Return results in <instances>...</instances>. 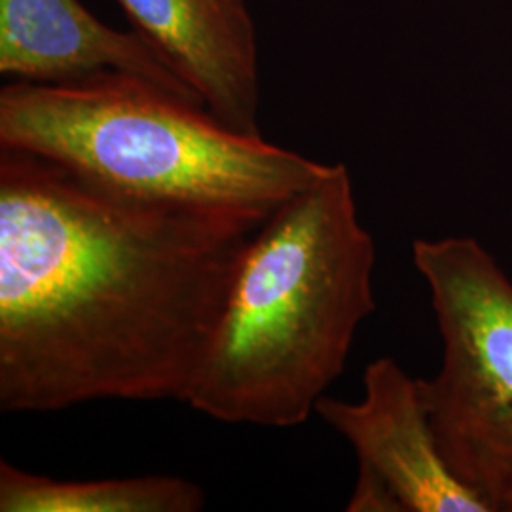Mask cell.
Returning a JSON list of instances; mask_svg holds the SVG:
<instances>
[{
  "label": "cell",
  "mask_w": 512,
  "mask_h": 512,
  "mask_svg": "<svg viewBox=\"0 0 512 512\" xmlns=\"http://www.w3.org/2000/svg\"><path fill=\"white\" fill-rule=\"evenodd\" d=\"M133 29L220 122L256 128L260 84L255 21L243 0H116Z\"/></svg>",
  "instance_id": "7"
},
{
  "label": "cell",
  "mask_w": 512,
  "mask_h": 512,
  "mask_svg": "<svg viewBox=\"0 0 512 512\" xmlns=\"http://www.w3.org/2000/svg\"><path fill=\"white\" fill-rule=\"evenodd\" d=\"M359 401L323 397L315 414L346 439L357 478L348 512H495L440 452L420 382L391 357L366 366Z\"/></svg>",
  "instance_id": "5"
},
{
  "label": "cell",
  "mask_w": 512,
  "mask_h": 512,
  "mask_svg": "<svg viewBox=\"0 0 512 512\" xmlns=\"http://www.w3.org/2000/svg\"><path fill=\"white\" fill-rule=\"evenodd\" d=\"M270 215L122 194L0 148V410L184 403Z\"/></svg>",
  "instance_id": "1"
},
{
  "label": "cell",
  "mask_w": 512,
  "mask_h": 512,
  "mask_svg": "<svg viewBox=\"0 0 512 512\" xmlns=\"http://www.w3.org/2000/svg\"><path fill=\"white\" fill-rule=\"evenodd\" d=\"M503 512H512V494L509 495V499L505 501V505H503Z\"/></svg>",
  "instance_id": "9"
},
{
  "label": "cell",
  "mask_w": 512,
  "mask_h": 512,
  "mask_svg": "<svg viewBox=\"0 0 512 512\" xmlns=\"http://www.w3.org/2000/svg\"><path fill=\"white\" fill-rule=\"evenodd\" d=\"M412 260L442 338L433 378H418L440 452L495 512L512 494V279L478 239L420 238Z\"/></svg>",
  "instance_id": "4"
},
{
  "label": "cell",
  "mask_w": 512,
  "mask_h": 512,
  "mask_svg": "<svg viewBox=\"0 0 512 512\" xmlns=\"http://www.w3.org/2000/svg\"><path fill=\"white\" fill-rule=\"evenodd\" d=\"M374 268L348 167L329 164L247 245L184 403L232 425L306 423L376 311Z\"/></svg>",
  "instance_id": "2"
},
{
  "label": "cell",
  "mask_w": 512,
  "mask_h": 512,
  "mask_svg": "<svg viewBox=\"0 0 512 512\" xmlns=\"http://www.w3.org/2000/svg\"><path fill=\"white\" fill-rule=\"evenodd\" d=\"M0 73L29 84L133 76L205 107L147 38L112 29L80 0H0Z\"/></svg>",
  "instance_id": "6"
},
{
  "label": "cell",
  "mask_w": 512,
  "mask_h": 512,
  "mask_svg": "<svg viewBox=\"0 0 512 512\" xmlns=\"http://www.w3.org/2000/svg\"><path fill=\"white\" fill-rule=\"evenodd\" d=\"M205 492L181 476L55 480L0 461L2 512H198Z\"/></svg>",
  "instance_id": "8"
},
{
  "label": "cell",
  "mask_w": 512,
  "mask_h": 512,
  "mask_svg": "<svg viewBox=\"0 0 512 512\" xmlns=\"http://www.w3.org/2000/svg\"><path fill=\"white\" fill-rule=\"evenodd\" d=\"M0 148L122 194L266 215L329 167L133 76L10 82L0 92Z\"/></svg>",
  "instance_id": "3"
}]
</instances>
